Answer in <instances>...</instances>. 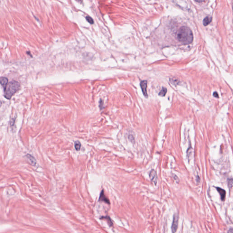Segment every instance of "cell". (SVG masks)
Wrapping results in <instances>:
<instances>
[{"instance_id":"obj_13","label":"cell","mask_w":233,"mask_h":233,"mask_svg":"<svg viewBox=\"0 0 233 233\" xmlns=\"http://www.w3.org/2000/svg\"><path fill=\"white\" fill-rule=\"evenodd\" d=\"M86 19L91 24H93L94 23V20H93V18L89 17V16H87L86 17Z\"/></svg>"},{"instance_id":"obj_15","label":"cell","mask_w":233,"mask_h":233,"mask_svg":"<svg viewBox=\"0 0 233 233\" xmlns=\"http://www.w3.org/2000/svg\"><path fill=\"white\" fill-rule=\"evenodd\" d=\"M99 107L100 110H102L103 108V102L102 99L100 100L99 102Z\"/></svg>"},{"instance_id":"obj_12","label":"cell","mask_w":233,"mask_h":233,"mask_svg":"<svg viewBox=\"0 0 233 233\" xmlns=\"http://www.w3.org/2000/svg\"><path fill=\"white\" fill-rule=\"evenodd\" d=\"M167 92L166 88H163L160 91L159 94V95L161 97H164Z\"/></svg>"},{"instance_id":"obj_8","label":"cell","mask_w":233,"mask_h":233,"mask_svg":"<svg viewBox=\"0 0 233 233\" xmlns=\"http://www.w3.org/2000/svg\"><path fill=\"white\" fill-rule=\"evenodd\" d=\"M99 200V201H103V202L109 204V200L105 196L103 190L102 191L101 193Z\"/></svg>"},{"instance_id":"obj_16","label":"cell","mask_w":233,"mask_h":233,"mask_svg":"<svg viewBox=\"0 0 233 233\" xmlns=\"http://www.w3.org/2000/svg\"><path fill=\"white\" fill-rule=\"evenodd\" d=\"M128 139H129V140L132 143H135V138H134V136H133V135H128Z\"/></svg>"},{"instance_id":"obj_2","label":"cell","mask_w":233,"mask_h":233,"mask_svg":"<svg viewBox=\"0 0 233 233\" xmlns=\"http://www.w3.org/2000/svg\"><path fill=\"white\" fill-rule=\"evenodd\" d=\"M20 89V84L18 81H10L4 89V96L7 99H10Z\"/></svg>"},{"instance_id":"obj_11","label":"cell","mask_w":233,"mask_h":233,"mask_svg":"<svg viewBox=\"0 0 233 233\" xmlns=\"http://www.w3.org/2000/svg\"><path fill=\"white\" fill-rule=\"evenodd\" d=\"M74 147L76 150L77 151H79L81 147V144L80 142L78 141L75 142Z\"/></svg>"},{"instance_id":"obj_1","label":"cell","mask_w":233,"mask_h":233,"mask_svg":"<svg viewBox=\"0 0 233 233\" xmlns=\"http://www.w3.org/2000/svg\"><path fill=\"white\" fill-rule=\"evenodd\" d=\"M176 37L181 44H189L193 41V34L190 28L186 26L182 27L177 31Z\"/></svg>"},{"instance_id":"obj_18","label":"cell","mask_w":233,"mask_h":233,"mask_svg":"<svg viewBox=\"0 0 233 233\" xmlns=\"http://www.w3.org/2000/svg\"><path fill=\"white\" fill-rule=\"evenodd\" d=\"M213 96L215 98H218V94H217V92H214L213 94Z\"/></svg>"},{"instance_id":"obj_7","label":"cell","mask_w":233,"mask_h":233,"mask_svg":"<svg viewBox=\"0 0 233 233\" xmlns=\"http://www.w3.org/2000/svg\"><path fill=\"white\" fill-rule=\"evenodd\" d=\"M8 79L4 77H2L0 78V83H1V85L2 86L3 89H4L8 84Z\"/></svg>"},{"instance_id":"obj_4","label":"cell","mask_w":233,"mask_h":233,"mask_svg":"<svg viewBox=\"0 0 233 233\" xmlns=\"http://www.w3.org/2000/svg\"><path fill=\"white\" fill-rule=\"evenodd\" d=\"M140 87L141 88L143 94L144 96L147 98L148 97V95L147 91V81H142L140 82Z\"/></svg>"},{"instance_id":"obj_14","label":"cell","mask_w":233,"mask_h":233,"mask_svg":"<svg viewBox=\"0 0 233 233\" xmlns=\"http://www.w3.org/2000/svg\"><path fill=\"white\" fill-rule=\"evenodd\" d=\"M228 186L230 188H231L233 186V179H231L228 180Z\"/></svg>"},{"instance_id":"obj_6","label":"cell","mask_w":233,"mask_h":233,"mask_svg":"<svg viewBox=\"0 0 233 233\" xmlns=\"http://www.w3.org/2000/svg\"><path fill=\"white\" fill-rule=\"evenodd\" d=\"M216 189L218 192L219 193V194H220L221 200L222 201H224L225 200V196H226V192L224 189L220 188L217 187Z\"/></svg>"},{"instance_id":"obj_10","label":"cell","mask_w":233,"mask_h":233,"mask_svg":"<svg viewBox=\"0 0 233 233\" xmlns=\"http://www.w3.org/2000/svg\"><path fill=\"white\" fill-rule=\"evenodd\" d=\"M28 160L30 162L31 164L32 165L35 166L36 164V160H35V158L33 157V156L31 155L30 154H27V156Z\"/></svg>"},{"instance_id":"obj_5","label":"cell","mask_w":233,"mask_h":233,"mask_svg":"<svg viewBox=\"0 0 233 233\" xmlns=\"http://www.w3.org/2000/svg\"><path fill=\"white\" fill-rule=\"evenodd\" d=\"M149 177L151 181L156 185L158 182V176H157L156 172L154 169H152L150 171L149 173Z\"/></svg>"},{"instance_id":"obj_9","label":"cell","mask_w":233,"mask_h":233,"mask_svg":"<svg viewBox=\"0 0 233 233\" xmlns=\"http://www.w3.org/2000/svg\"><path fill=\"white\" fill-rule=\"evenodd\" d=\"M211 17H210V16H207L204 18V20H203V25L205 26H207L211 22Z\"/></svg>"},{"instance_id":"obj_17","label":"cell","mask_w":233,"mask_h":233,"mask_svg":"<svg viewBox=\"0 0 233 233\" xmlns=\"http://www.w3.org/2000/svg\"><path fill=\"white\" fill-rule=\"evenodd\" d=\"M192 153V148H189L188 149V150H187V156L189 157L191 155Z\"/></svg>"},{"instance_id":"obj_3","label":"cell","mask_w":233,"mask_h":233,"mask_svg":"<svg viewBox=\"0 0 233 233\" xmlns=\"http://www.w3.org/2000/svg\"><path fill=\"white\" fill-rule=\"evenodd\" d=\"M178 222H179V216L177 214H174L173 217V221L172 224V231L173 233H175L178 229Z\"/></svg>"},{"instance_id":"obj_19","label":"cell","mask_w":233,"mask_h":233,"mask_svg":"<svg viewBox=\"0 0 233 233\" xmlns=\"http://www.w3.org/2000/svg\"><path fill=\"white\" fill-rule=\"evenodd\" d=\"M228 233H233V229H231L229 230Z\"/></svg>"}]
</instances>
